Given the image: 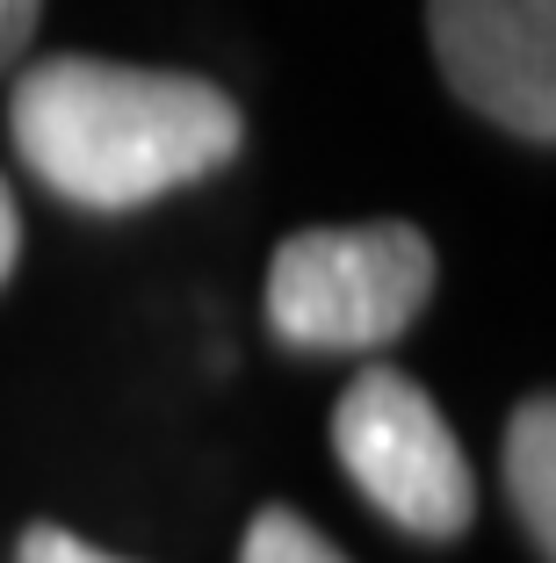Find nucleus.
<instances>
[{"label":"nucleus","mask_w":556,"mask_h":563,"mask_svg":"<svg viewBox=\"0 0 556 563\" xmlns=\"http://www.w3.org/2000/svg\"><path fill=\"white\" fill-rule=\"evenodd\" d=\"M22 563H123V556H101L95 542H80L66 528H30L22 534Z\"/></svg>","instance_id":"7"},{"label":"nucleus","mask_w":556,"mask_h":563,"mask_svg":"<svg viewBox=\"0 0 556 563\" xmlns=\"http://www.w3.org/2000/svg\"><path fill=\"white\" fill-rule=\"evenodd\" d=\"M239 563H347V556L304 514H290V506H261L253 528H246V542H239Z\"/></svg>","instance_id":"6"},{"label":"nucleus","mask_w":556,"mask_h":563,"mask_svg":"<svg viewBox=\"0 0 556 563\" xmlns=\"http://www.w3.org/2000/svg\"><path fill=\"white\" fill-rule=\"evenodd\" d=\"M36 8H44V0H0V73L22 58V44H30V30H36Z\"/></svg>","instance_id":"8"},{"label":"nucleus","mask_w":556,"mask_h":563,"mask_svg":"<svg viewBox=\"0 0 556 563\" xmlns=\"http://www.w3.org/2000/svg\"><path fill=\"white\" fill-rule=\"evenodd\" d=\"M15 261H22V210H15V188L0 181V282L15 275Z\"/></svg>","instance_id":"9"},{"label":"nucleus","mask_w":556,"mask_h":563,"mask_svg":"<svg viewBox=\"0 0 556 563\" xmlns=\"http://www.w3.org/2000/svg\"><path fill=\"white\" fill-rule=\"evenodd\" d=\"M8 137L51 196L80 210H145L239 159L246 123L225 87L109 58H44L8 95Z\"/></svg>","instance_id":"1"},{"label":"nucleus","mask_w":556,"mask_h":563,"mask_svg":"<svg viewBox=\"0 0 556 563\" xmlns=\"http://www.w3.org/2000/svg\"><path fill=\"white\" fill-rule=\"evenodd\" d=\"M506 492L542 556H556V405L527 398L506 427Z\"/></svg>","instance_id":"5"},{"label":"nucleus","mask_w":556,"mask_h":563,"mask_svg":"<svg viewBox=\"0 0 556 563\" xmlns=\"http://www.w3.org/2000/svg\"><path fill=\"white\" fill-rule=\"evenodd\" d=\"M448 87L499 131L556 137V0H426Z\"/></svg>","instance_id":"4"},{"label":"nucleus","mask_w":556,"mask_h":563,"mask_svg":"<svg viewBox=\"0 0 556 563\" xmlns=\"http://www.w3.org/2000/svg\"><path fill=\"white\" fill-rule=\"evenodd\" d=\"M332 448H340V470L355 477V492L405 534L448 542L470 528L477 514L470 455H462L456 427L441 419V405L412 376L361 368L332 412Z\"/></svg>","instance_id":"3"},{"label":"nucleus","mask_w":556,"mask_h":563,"mask_svg":"<svg viewBox=\"0 0 556 563\" xmlns=\"http://www.w3.org/2000/svg\"><path fill=\"white\" fill-rule=\"evenodd\" d=\"M434 297V246L412 224H318L268 267V325L296 354H377Z\"/></svg>","instance_id":"2"}]
</instances>
